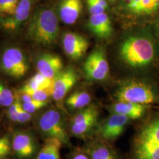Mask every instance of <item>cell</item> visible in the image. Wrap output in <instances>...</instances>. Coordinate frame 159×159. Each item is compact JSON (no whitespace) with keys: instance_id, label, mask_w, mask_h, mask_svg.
Segmentation results:
<instances>
[{"instance_id":"2","label":"cell","mask_w":159,"mask_h":159,"mask_svg":"<svg viewBox=\"0 0 159 159\" xmlns=\"http://www.w3.org/2000/svg\"><path fill=\"white\" fill-rule=\"evenodd\" d=\"M69 114L58 107H46L35 114L32 127L43 141L56 138L63 143L64 148L73 146L68 131Z\"/></svg>"},{"instance_id":"10","label":"cell","mask_w":159,"mask_h":159,"mask_svg":"<svg viewBox=\"0 0 159 159\" xmlns=\"http://www.w3.org/2000/svg\"><path fill=\"white\" fill-rule=\"evenodd\" d=\"M86 78L91 81H100L108 76L109 66L106 53L102 47H98L87 58L84 64Z\"/></svg>"},{"instance_id":"1","label":"cell","mask_w":159,"mask_h":159,"mask_svg":"<svg viewBox=\"0 0 159 159\" xmlns=\"http://www.w3.org/2000/svg\"><path fill=\"white\" fill-rule=\"evenodd\" d=\"M137 121L125 159H159V112Z\"/></svg>"},{"instance_id":"12","label":"cell","mask_w":159,"mask_h":159,"mask_svg":"<svg viewBox=\"0 0 159 159\" xmlns=\"http://www.w3.org/2000/svg\"><path fill=\"white\" fill-rule=\"evenodd\" d=\"M77 81V75L73 68L68 67L62 70L54 79L52 99L57 106L64 110L63 103L68 93Z\"/></svg>"},{"instance_id":"29","label":"cell","mask_w":159,"mask_h":159,"mask_svg":"<svg viewBox=\"0 0 159 159\" xmlns=\"http://www.w3.org/2000/svg\"><path fill=\"white\" fill-rule=\"evenodd\" d=\"M69 150L70 152L66 154V159H91L81 146H73Z\"/></svg>"},{"instance_id":"28","label":"cell","mask_w":159,"mask_h":159,"mask_svg":"<svg viewBox=\"0 0 159 159\" xmlns=\"http://www.w3.org/2000/svg\"><path fill=\"white\" fill-rule=\"evenodd\" d=\"M53 94V87L46 89H41L33 93L31 96L33 100L40 102H49L52 98Z\"/></svg>"},{"instance_id":"7","label":"cell","mask_w":159,"mask_h":159,"mask_svg":"<svg viewBox=\"0 0 159 159\" xmlns=\"http://www.w3.org/2000/svg\"><path fill=\"white\" fill-rule=\"evenodd\" d=\"M123 61L131 67L146 66L153 59L154 49L152 43L142 37H130L123 42L120 48Z\"/></svg>"},{"instance_id":"19","label":"cell","mask_w":159,"mask_h":159,"mask_svg":"<svg viewBox=\"0 0 159 159\" xmlns=\"http://www.w3.org/2000/svg\"><path fill=\"white\" fill-rule=\"evenodd\" d=\"M81 10V0H62L59 7L60 18L64 24H73L79 18Z\"/></svg>"},{"instance_id":"13","label":"cell","mask_w":159,"mask_h":159,"mask_svg":"<svg viewBox=\"0 0 159 159\" xmlns=\"http://www.w3.org/2000/svg\"><path fill=\"white\" fill-rule=\"evenodd\" d=\"M34 0H20L14 14L10 17H0V29L10 33H15L30 16Z\"/></svg>"},{"instance_id":"9","label":"cell","mask_w":159,"mask_h":159,"mask_svg":"<svg viewBox=\"0 0 159 159\" xmlns=\"http://www.w3.org/2000/svg\"><path fill=\"white\" fill-rule=\"evenodd\" d=\"M132 122L131 120L125 116L109 114L108 116L100 120L94 136L114 144L123 136Z\"/></svg>"},{"instance_id":"26","label":"cell","mask_w":159,"mask_h":159,"mask_svg":"<svg viewBox=\"0 0 159 159\" xmlns=\"http://www.w3.org/2000/svg\"><path fill=\"white\" fill-rule=\"evenodd\" d=\"M35 114H32L25 111L22 107L20 110L16 126L21 127H32Z\"/></svg>"},{"instance_id":"4","label":"cell","mask_w":159,"mask_h":159,"mask_svg":"<svg viewBox=\"0 0 159 159\" xmlns=\"http://www.w3.org/2000/svg\"><path fill=\"white\" fill-rule=\"evenodd\" d=\"M99 107L91 103L85 108L71 114L68 117V131L71 138L85 142L95 136L100 119Z\"/></svg>"},{"instance_id":"33","label":"cell","mask_w":159,"mask_h":159,"mask_svg":"<svg viewBox=\"0 0 159 159\" xmlns=\"http://www.w3.org/2000/svg\"><path fill=\"white\" fill-rule=\"evenodd\" d=\"M20 1V0H7L9 4V6L10 7V8L11 10L12 15L14 14V12H15L16 10L17 6H18V4H19Z\"/></svg>"},{"instance_id":"23","label":"cell","mask_w":159,"mask_h":159,"mask_svg":"<svg viewBox=\"0 0 159 159\" xmlns=\"http://www.w3.org/2000/svg\"><path fill=\"white\" fill-rule=\"evenodd\" d=\"M22 107L21 103L16 98L14 102L6 108L4 114L5 121L8 123V129L12 127H15L17 125L18 114Z\"/></svg>"},{"instance_id":"14","label":"cell","mask_w":159,"mask_h":159,"mask_svg":"<svg viewBox=\"0 0 159 159\" xmlns=\"http://www.w3.org/2000/svg\"><path fill=\"white\" fill-rule=\"evenodd\" d=\"M35 64L38 72L50 79H54L63 70L61 58L51 53H41L37 55L35 58Z\"/></svg>"},{"instance_id":"15","label":"cell","mask_w":159,"mask_h":159,"mask_svg":"<svg viewBox=\"0 0 159 159\" xmlns=\"http://www.w3.org/2000/svg\"><path fill=\"white\" fill-rule=\"evenodd\" d=\"M64 51L71 59L77 60L83 57L89 48V42L79 34L67 32L63 35Z\"/></svg>"},{"instance_id":"25","label":"cell","mask_w":159,"mask_h":159,"mask_svg":"<svg viewBox=\"0 0 159 159\" xmlns=\"http://www.w3.org/2000/svg\"><path fill=\"white\" fill-rule=\"evenodd\" d=\"M49 102H40L33 100L30 102L21 103V106L25 111L30 113L36 114L48 106Z\"/></svg>"},{"instance_id":"30","label":"cell","mask_w":159,"mask_h":159,"mask_svg":"<svg viewBox=\"0 0 159 159\" xmlns=\"http://www.w3.org/2000/svg\"><path fill=\"white\" fill-rule=\"evenodd\" d=\"M143 0H124L125 8L133 14L140 15Z\"/></svg>"},{"instance_id":"32","label":"cell","mask_w":159,"mask_h":159,"mask_svg":"<svg viewBox=\"0 0 159 159\" xmlns=\"http://www.w3.org/2000/svg\"><path fill=\"white\" fill-rule=\"evenodd\" d=\"M8 130L4 114L0 112V136Z\"/></svg>"},{"instance_id":"34","label":"cell","mask_w":159,"mask_h":159,"mask_svg":"<svg viewBox=\"0 0 159 159\" xmlns=\"http://www.w3.org/2000/svg\"><path fill=\"white\" fill-rule=\"evenodd\" d=\"M108 1H116V0H108Z\"/></svg>"},{"instance_id":"6","label":"cell","mask_w":159,"mask_h":159,"mask_svg":"<svg viewBox=\"0 0 159 159\" xmlns=\"http://www.w3.org/2000/svg\"><path fill=\"white\" fill-rule=\"evenodd\" d=\"M8 130L11 133L13 159H35L42 144L34 127L15 126Z\"/></svg>"},{"instance_id":"21","label":"cell","mask_w":159,"mask_h":159,"mask_svg":"<svg viewBox=\"0 0 159 159\" xmlns=\"http://www.w3.org/2000/svg\"><path fill=\"white\" fill-rule=\"evenodd\" d=\"M16 99V90L0 81V108H7Z\"/></svg>"},{"instance_id":"18","label":"cell","mask_w":159,"mask_h":159,"mask_svg":"<svg viewBox=\"0 0 159 159\" xmlns=\"http://www.w3.org/2000/svg\"><path fill=\"white\" fill-rule=\"evenodd\" d=\"M88 26L91 32L100 39H107L112 34L111 23L105 12L91 16Z\"/></svg>"},{"instance_id":"3","label":"cell","mask_w":159,"mask_h":159,"mask_svg":"<svg viewBox=\"0 0 159 159\" xmlns=\"http://www.w3.org/2000/svg\"><path fill=\"white\" fill-rule=\"evenodd\" d=\"M60 32L58 20L53 10L41 8L34 12L25 30V37L36 46L48 47L57 43Z\"/></svg>"},{"instance_id":"24","label":"cell","mask_w":159,"mask_h":159,"mask_svg":"<svg viewBox=\"0 0 159 159\" xmlns=\"http://www.w3.org/2000/svg\"><path fill=\"white\" fill-rule=\"evenodd\" d=\"M87 3L91 16L103 13L108 8L106 0H87Z\"/></svg>"},{"instance_id":"11","label":"cell","mask_w":159,"mask_h":159,"mask_svg":"<svg viewBox=\"0 0 159 159\" xmlns=\"http://www.w3.org/2000/svg\"><path fill=\"white\" fill-rule=\"evenodd\" d=\"M81 148L91 159H125L114 144L97 137L84 142Z\"/></svg>"},{"instance_id":"31","label":"cell","mask_w":159,"mask_h":159,"mask_svg":"<svg viewBox=\"0 0 159 159\" xmlns=\"http://www.w3.org/2000/svg\"><path fill=\"white\" fill-rule=\"evenodd\" d=\"M12 15V12L7 0H0V17H10Z\"/></svg>"},{"instance_id":"17","label":"cell","mask_w":159,"mask_h":159,"mask_svg":"<svg viewBox=\"0 0 159 159\" xmlns=\"http://www.w3.org/2000/svg\"><path fill=\"white\" fill-rule=\"evenodd\" d=\"M92 96L86 90L79 89L71 93L66 97L64 104L68 110L69 115L85 108L91 104Z\"/></svg>"},{"instance_id":"20","label":"cell","mask_w":159,"mask_h":159,"mask_svg":"<svg viewBox=\"0 0 159 159\" xmlns=\"http://www.w3.org/2000/svg\"><path fill=\"white\" fill-rule=\"evenodd\" d=\"M63 148V143L56 138L45 139L35 159H61L60 152Z\"/></svg>"},{"instance_id":"16","label":"cell","mask_w":159,"mask_h":159,"mask_svg":"<svg viewBox=\"0 0 159 159\" xmlns=\"http://www.w3.org/2000/svg\"><path fill=\"white\" fill-rule=\"evenodd\" d=\"M147 105L127 102H116L106 106L109 114H117L133 121L142 119L148 111Z\"/></svg>"},{"instance_id":"27","label":"cell","mask_w":159,"mask_h":159,"mask_svg":"<svg viewBox=\"0 0 159 159\" xmlns=\"http://www.w3.org/2000/svg\"><path fill=\"white\" fill-rule=\"evenodd\" d=\"M159 7V0H143L140 15H150L156 11Z\"/></svg>"},{"instance_id":"8","label":"cell","mask_w":159,"mask_h":159,"mask_svg":"<svg viewBox=\"0 0 159 159\" xmlns=\"http://www.w3.org/2000/svg\"><path fill=\"white\" fill-rule=\"evenodd\" d=\"M30 66L25 54L16 46H9L0 56V70L12 79H21L29 71Z\"/></svg>"},{"instance_id":"5","label":"cell","mask_w":159,"mask_h":159,"mask_svg":"<svg viewBox=\"0 0 159 159\" xmlns=\"http://www.w3.org/2000/svg\"><path fill=\"white\" fill-rule=\"evenodd\" d=\"M116 102H127L149 105L159 102L157 91L150 84L139 80H129L120 84L113 93Z\"/></svg>"},{"instance_id":"22","label":"cell","mask_w":159,"mask_h":159,"mask_svg":"<svg viewBox=\"0 0 159 159\" xmlns=\"http://www.w3.org/2000/svg\"><path fill=\"white\" fill-rule=\"evenodd\" d=\"M0 159H13L11 133L9 130L0 136Z\"/></svg>"}]
</instances>
